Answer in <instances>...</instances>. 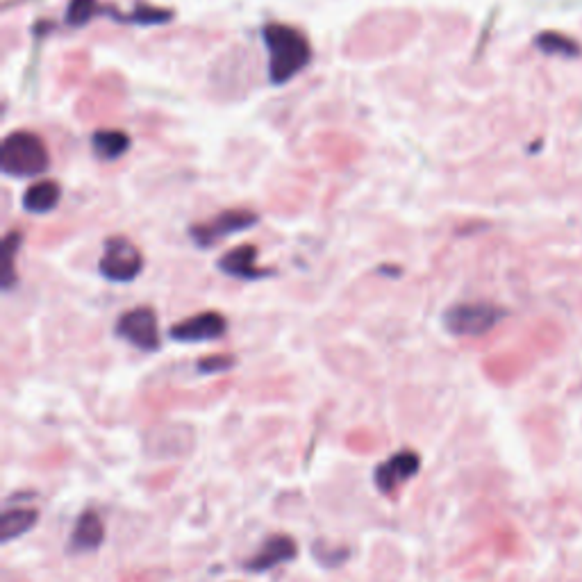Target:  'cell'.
I'll return each instance as SVG.
<instances>
[{
	"mask_svg": "<svg viewBox=\"0 0 582 582\" xmlns=\"http://www.w3.org/2000/svg\"><path fill=\"white\" fill-rule=\"evenodd\" d=\"M262 37L269 51V78L273 85H285L307 69L312 60V46L301 30L285 23H269L264 26Z\"/></svg>",
	"mask_w": 582,
	"mask_h": 582,
	"instance_id": "1",
	"label": "cell"
},
{
	"mask_svg": "<svg viewBox=\"0 0 582 582\" xmlns=\"http://www.w3.org/2000/svg\"><path fill=\"white\" fill-rule=\"evenodd\" d=\"M51 164L48 148L41 137L28 130L10 132L0 146V169L10 178H35Z\"/></svg>",
	"mask_w": 582,
	"mask_h": 582,
	"instance_id": "2",
	"label": "cell"
},
{
	"mask_svg": "<svg viewBox=\"0 0 582 582\" xmlns=\"http://www.w3.org/2000/svg\"><path fill=\"white\" fill-rule=\"evenodd\" d=\"M503 317L492 303H460L448 307L444 314V326L457 337H478L492 330Z\"/></svg>",
	"mask_w": 582,
	"mask_h": 582,
	"instance_id": "3",
	"label": "cell"
},
{
	"mask_svg": "<svg viewBox=\"0 0 582 582\" xmlns=\"http://www.w3.org/2000/svg\"><path fill=\"white\" fill-rule=\"evenodd\" d=\"M144 269V257L139 248L126 237H112L105 241V253L101 257L103 278L112 282L135 280Z\"/></svg>",
	"mask_w": 582,
	"mask_h": 582,
	"instance_id": "4",
	"label": "cell"
},
{
	"mask_svg": "<svg viewBox=\"0 0 582 582\" xmlns=\"http://www.w3.org/2000/svg\"><path fill=\"white\" fill-rule=\"evenodd\" d=\"M116 332L141 351H157L160 346V328H157V317L151 307H135L123 314L116 323Z\"/></svg>",
	"mask_w": 582,
	"mask_h": 582,
	"instance_id": "5",
	"label": "cell"
},
{
	"mask_svg": "<svg viewBox=\"0 0 582 582\" xmlns=\"http://www.w3.org/2000/svg\"><path fill=\"white\" fill-rule=\"evenodd\" d=\"M253 223H257V214L248 210H228V212H221L219 216H214L212 221L191 228V237H194L198 246L210 248L219 239H226L230 235H235V232L248 230Z\"/></svg>",
	"mask_w": 582,
	"mask_h": 582,
	"instance_id": "6",
	"label": "cell"
},
{
	"mask_svg": "<svg viewBox=\"0 0 582 582\" xmlns=\"http://www.w3.org/2000/svg\"><path fill=\"white\" fill-rule=\"evenodd\" d=\"M421 469V457L414 451H398L389 460L380 462L373 473V482L382 494L396 492L398 485H403L410 478H414Z\"/></svg>",
	"mask_w": 582,
	"mask_h": 582,
	"instance_id": "7",
	"label": "cell"
},
{
	"mask_svg": "<svg viewBox=\"0 0 582 582\" xmlns=\"http://www.w3.org/2000/svg\"><path fill=\"white\" fill-rule=\"evenodd\" d=\"M228 321L219 312H201L196 317L178 323L171 328V337L182 344H198V342H214L226 335Z\"/></svg>",
	"mask_w": 582,
	"mask_h": 582,
	"instance_id": "8",
	"label": "cell"
},
{
	"mask_svg": "<svg viewBox=\"0 0 582 582\" xmlns=\"http://www.w3.org/2000/svg\"><path fill=\"white\" fill-rule=\"evenodd\" d=\"M296 553H298V548L294 539L287 535H273L266 539L260 551H257L251 560L246 562V569L255 573L269 571L273 567H280V564L291 562L296 557Z\"/></svg>",
	"mask_w": 582,
	"mask_h": 582,
	"instance_id": "9",
	"label": "cell"
},
{
	"mask_svg": "<svg viewBox=\"0 0 582 582\" xmlns=\"http://www.w3.org/2000/svg\"><path fill=\"white\" fill-rule=\"evenodd\" d=\"M103 539H105L103 519L98 517V512L87 510L76 521V528H73L71 532L69 546H71V551H76V553H87V551H96V548L103 544Z\"/></svg>",
	"mask_w": 582,
	"mask_h": 582,
	"instance_id": "10",
	"label": "cell"
},
{
	"mask_svg": "<svg viewBox=\"0 0 582 582\" xmlns=\"http://www.w3.org/2000/svg\"><path fill=\"white\" fill-rule=\"evenodd\" d=\"M221 271H226L228 276L244 278V280H255L266 276V271L257 269V248L251 244H244L239 248H232L230 253L221 257Z\"/></svg>",
	"mask_w": 582,
	"mask_h": 582,
	"instance_id": "11",
	"label": "cell"
},
{
	"mask_svg": "<svg viewBox=\"0 0 582 582\" xmlns=\"http://www.w3.org/2000/svg\"><path fill=\"white\" fill-rule=\"evenodd\" d=\"M39 521V512L32 507H5L3 519H0V539L3 544H10L32 530V526Z\"/></svg>",
	"mask_w": 582,
	"mask_h": 582,
	"instance_id": "12",
	"label": "cell"
},
{
	"mask_svg": "<svg viewBox=\"0 0 582 582\" xmlns=\"http://www.w3.org/2000/svg\"><path fill=\"white\" fill-rule=\"evenodd\" d=\"M62 187L55 180H39L23 196V207L30 214H48L60 205Z\"/></svg>",
	"mask_w": 582,
	"mask_h": 582,
	"instance_id": "13",
	"label": "cell"
},
{
	"mask_svg": "<svg viewBox=\"0 0 582 582\" xmlns=\"http://www.w3.org/2000/svg\"><path fill=\"white\" fill-rule=\"evenodd\" d=\"M91 146L101 160H119L130 148V137L121 130H98L91 137Z\"/></svg>",
	"mask_w": 582,
	"mask_h": 582,
	"instance_id": "14",
	"label": "cell"
},
{
	"mask_svg": "<svg viewBox=\"0 0 582 582\" xmlns=\"http://www.w3.org/2000/svg\"><path fill=\"white\" fill-rule=\"evenodd\" d=\"M98 14V0H71L66 23L73 28H82Z\"/></svg>",
	"mask_w": 582,
	"mask_h": 582,
	"instance_id": "15",
	"label": "cell"
},
{
	"mask_svg": "<svg viewBox=\"0 0 582 582\" xmlns=\"http://www.w3.org/2000/svg\"><path fill=\"white\" fill-rule=\"evenodd\" d=\"M19 244H21V235L19 232H12V235L5 237V264H7V280H5V287H12L14 282V253L19 251Z\"/></svg>",
	"mask_w": 582,
	"mask_h": 582,
	"instance_id": "16",
	"label": "cell"
},
{
	"mask_svg": "<svg viewBox=\"0 0 582 582\" xmlns=\"http://www.w3.org/2000/svg\"><path fill=\"white\" fill-rule=\"evenodd\" d=\"M235 360H232L230 355H212V357H205V360L198 362V369L205 371V373H219V371H226L230 369Z\"/></svg>",
	"mask_w": 582,
	"mask_h": 582,
	"instance_id": "17",
	"label": "cell"
}]
</instances>
